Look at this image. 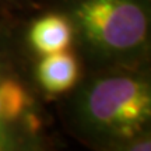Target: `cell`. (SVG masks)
I'll return each instance as SVG.
<instances>
[{"label": "cell", "instance_id": "cell-1", "mask_svg": "<svg viewBox=\"0 0 151 151\" xmlns=\"http://www.w3.org/2000/svg\"><path fill=\"white\" fill-rule=\"evenodd\" d=\"M56 109L73 139L90 151H111L151 130V65L86 70Z\"/></svg>", "mask_w": 151, "mask_h": 151}, {"label": "cell", "instance_id": "cell-2", "mask_svg": "<svg viewBox=\"0 0 151 151\" xmlns=\"http://www.w3.org/2000/svg\"><path fill=\"white\" fill-rule=\"evenodd\" d=\"M84 71L151 65V0H53Z\"/></svg>", "mask_w": 151, "mask_h": 151}, {"label": "cell", "instance_id": "cell-3", "mask_svg": "<svg viewBox=\"0 0 151 151\" xmlns=\"http://www.w3.org/2000/svg\"><path fill=\"white\" fill-rule=\"evenodd\" d=\"M22 24L0 17V151H65L32 77Z\"/></svg>", "mask_w": 151, "mask_h": 151}, {"label": "cell", "instance_id": "cell-4", "mask_svg": "<svg viewBox=\"0 0 151 151\" xmlns=\"http://www.w3.org/2000/svg\"><path fill=\"white\" fill-rule=\"evenodd\" d=\"M83 73L84 67L80 58L70 49L35 58L32 63L35 86L46 101H56L69 94Z\"/></svg>", "mask_w": 151, "mask_h": 151}, {"label": "cell", "instance_id": "cell-5", "mask_svg": "<svg viewBox=\"0 0 151 151\" xmlns=\"http://www.w3.org/2000/svg\"><path fill=\"white\" fill-rule=\"evenodd\" d=\"M22 35L34 59L70 49L73 43L70 21L65 14L53 9L35 17L27 27H22Z\"/></svg>", "mask_w": 151, "mask_h": 151}, {"label": "cell", "instance_id": "cell-6", "mask_svg": "<svg viewBox=\"0 0 151 151\" xmlns=\"http://www.w3.org/2000/svg\"><path fill=\"white\" fill-rule=\"evenodd\" d=\"M111 151H151V130L118 144Z\"/></svg>", "mask_w": 151, "mask_h": 151}, {"label": "cell", "instance_id": "cell-7", "mask_svg": "<svg viewBox=\"0 0 151 151\" xmlns=\"http://www.w3.org/2000/svg\"><path fill=\"white\" fill-rule=\"evenodd\" d=\"M35 0H0V14L11 16L13 11L25 10L34 6Z\"/></svg>", "mask_w": 151, "mask_h": 151}]
</instances>
